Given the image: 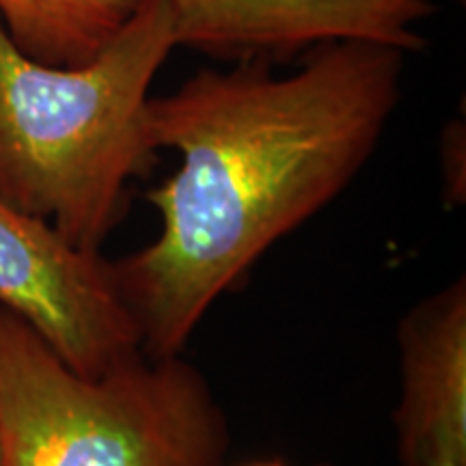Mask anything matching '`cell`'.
Returning <instances> with one entry per match:
<instances>
[{
    "label": "cell",
    "mask_w": 466,
    "mask_h": 466,
    "mask_svg": "<svg viewBox=\"0 0 466 466\" xmlns=\"http://www.w3.org/2000/svg\"><path fill=\"white\" fill-rule=\"evenodd\" d=\"M177 46L220 61L281 63L333 42L425 48L432 0H168Z\"/></svg>",
    "instance_id": "5b68a950"
},
{
    "label": "cell",
    "mask_w": 466,
    "mask_h": 466,
    "mask_svg": "<svg viewBox=\"0 0 466 466\" xmlns=\"http://www.w3.org/2000/svg\"><path fill=\"white\" fill-rule=\"evenodd\" d=\"M404 466H466V458L456 456V453H430V456L419 458Z\"/></svg>",
    "instance_id": "9c48e42d"
},
{
    "label": "cell",
    "mask_w": 466,
    "mask_h": 466,
    "mask_svg": "<svg viewBox=\"0 0 466 466\" xmlns=\"http://www.w3.org/2000/svg\"><path fill=\"white\" fill-rule=\"evenodd\" d=\"M404 69L400 48L333 42L291 74L242 61L149 96V147L175 151L179 167L147 195L158 236L110 259L143 352L182 354L209 307L352 184L398 108Z\"/></svg>",
    "instance_id": "6da1fadb"
},
{
    "label": "cell",
    "mask_w": 466,
    "mask_h": 466,
    "mask_svg": "<svg viewBox=\"0 0 466 466\" xmlns=\"http://www.w3.org/2000/svg\"><path fill=\"white\" fill-rule=\"evenodd\" d=\"M248 466H288V464L279 462V460H266V462H255V464H248Z\"/></svg>",
    "instance_id": "30bf717a"
},
{
    "label": "cell",
    "mask_w": 466,
    "mask_h": 466,
    "mask_svg": "<svg viewBox=\"0 0 466 466\" xmlns=\"http://www.w3.org/2000/svg\"><path fill=\"white\" fill-rule=\"evenodd\" d=\"M442 160H445V182L453 197L464 195V188L458 184V160H464V127L453 124L442 134Z\"/></svg>",
    "instance_id": "ba28073f"
},
{
    "label": "cell",
    "mask_w": 466,
    "mask_h": 466,
    "mask_svg": "<svg viewBox=\"0 0 466 466\" xmlns=\"http://www.w3.org/2000/svg\"><path fill=\"white\" fill-rule=\"evenodd\" d=\"M229 428L182 354L83 376L0 307V466H220Z\"/></svg>",
    "instance_id": "3957f363"
},
{
    "label": "cell",
    "mask_w": 466,
    "mask_h": 466,
    "mask_svg": "<svg viewBox=\"0 0 466 466\" xmlns=\"http://www.w3.org/2000/svg\"><path fill=\"white\" fill-rule=\"evenodd\" d=\"M401 462L430 453L466 458V283L419 302L400 326Z\"/></svg>",
    "instance_id": "8992f818"
},
{
    "label": "cell",
    "mask_w": 466,
    "mask_h": 466,
    "mask_svg": "<svg viewBox=\"0 0 466 466\" xmlns=\"http://www.w3.org/2000/svg\"><path fill=\"white\" fill-rule=\"evenodd\" d=\"M141 0H0L11 42L35 61L56 67L96 58Z\"/></svg>",
    "instance_id": "52a82bcc"
},
{
    "label": "cell",
    "mask_w": 466,
    "mask_h": 466,
    "mask_svg": "<svg viewBox=\"0 0 466 466\" xmlns=\"http://www.w3.org/2000/svg\"><path fill=\"white\" fill-rule=\"evenodd\" d=\"M0 307L25 319L83 376H100L143 350L110 259L3 201Z\"/></svg>",
    "instance_id": "277c9868"
},
{
    "label": "cell",
    "mask_w": 466,
    "mask_h": 466,
    "mask_svg": "<svg viewBox=\"0 0 466 466\" xmlns=\"http://www.w3.org/2000/svg\"><path fill=\"white\" fill-rule=\"evenodd\" d=\"M175 48L168 0H141L113 42L76 67L26 56L0 22V201L100 250L127 184L156 156L145 106Z\"/></svg>",
    "instance_id": "7a4b0ae2"
}]
</instances>
